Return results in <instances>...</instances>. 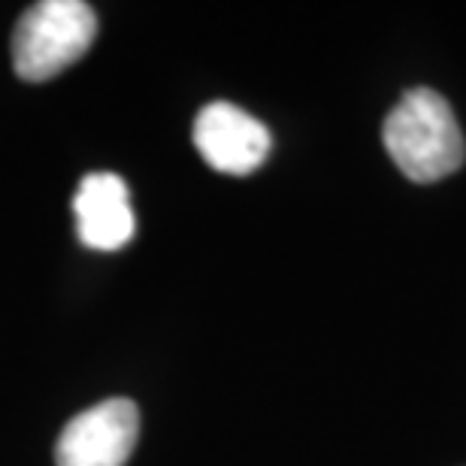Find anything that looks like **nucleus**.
Instances as JSON below:
<instances>
[{"instance_id":"f03ea898","label":"nucleus","mask_w":466,"mask_h":466,"mask_svg":"<svg viewBox=\"0 0 466 466\" xmlns=\"http://www.w3.org/2000/svg\"><path fill=\"white\" fill-rule=\"evenodd\" d=\"M97 36V13L86 0H43L18 18L13 67L25 82H46L73 67Z\"/></svg>"},{"instance_id":"39448f33","label":"nucleus","mask_w":466,"mask_h":466,"mask_svg":"<svg viewBox=\"0 0 466 466\" xmlns=\"http://www.w3.org/2000/svg\"><path fill=\"white\" fill-rule=\"evenodd\" d=\"M73 216L82 246L95 251H118L134 239L137 218L130 191L116 173H88L73 198Z\"/></svg>"},{"instance_id":"7ed1b4c3","label":"nucleus","mask_w":466,"mask_h":466,"mask_svg":"<svg viewBox=\"0 0 466 466\" xmlns=\"http://www.w3.org/2000/svg\"><path fill=\"white\" fill-rule=\"evenodd\" d=\"M139 436L134 400L113 397L70 418L55 445L58 466H125Z\"/></svg>"},{"instance_id":"20e7f679","label":"nucleus","mask_w":466,"mask_h":466,"mask_svg":"<svg viewBox=\"0 0 466 466\" xmlns=\"http://www.w3.org/2000/svg\"><path fill=\"white\" fill-rule=\"evenodd\" d=\"M194 146L212 170L228 176H248L267 161L273 137L246 109L216 100L194 118Z\"/></svg>"},{"instance_id":"f257e3e1","label":"nucleus","mask_w":466,"mask_h":466,"mask_svg":"<svg viewBox=\"0 0 466 466\" xmlns=\"http://www.w3.org/2000/svg\"><path fill=\"white\" fill-rule=\"evenodd\" d=\"M388 155L412 182H440L466 161L463 130L449 100L433 88H412L400 97L381 127Z\"/></svg>"}]
</instances>
